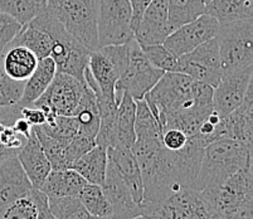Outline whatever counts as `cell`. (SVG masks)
I'll return each instance as SVG.
<instances>
[{
	"instance_id": "6da1fadb",
	"label": "cell",
	"mask_w": 253,
	"mask_h": 219,
	"mask_svg": "<svg viewBox=\"0 0 253 219\" xmlns=\"http://www.w3.org/2000/svg\"><path fill=\"white\" fill-rule=\"evenodd\" d=\"M252 163V146L233 139H219L204 147L192 189L209 199L231 175Z\"/></svg>"
},
{
	"instance_id": "7a4b0ae2",
	"label": "cell",
	"mask_w": 253,
	"mask_h": 219,
	"mask_svg": "<svg viewBox=\"0 0 253 219\" xmlns=\"http://www.w3.org/2000/svg\"><path fill=\"white\" fill-rule=\"evenodd\" d=\"M29 23L37 25L38 28L49 34L52 39V49L49 57L56 64L57 72L66 73L77 78L81 82H84V70L87 68L89 53L92 50L81 44L75 37L71 36L47 9H44L38 17Z\"/></svg>"
},
{
	"instance_id": "3957f363",
	"label": "cell",
	"mask_w": 253,
	"mask_h": 219,
	"mask_svg": "<svg viewBox=\"0 0 253 219\" xmlns=\"http://www.w3.org/2000/svg\"><path fill=\"white\" fill-rule=\"evenodd\" d=\"M194 86L195 81L189 76L179 72H164L155 86L144 96L159 126L167 117L194 107Z\"/></svg>"
},
{
	"instance_id": "277c9868",
	"label": "cell",
	"mask_w": 253,
	"mask_h": 219,
	"mask_svg": "<svg viewBox=\"0 0 253 219\" xmlns=\"http://www.w3.org/2000/svg\"><path fill=\"white\" fill-rule=\"evenodd\" d=\"M98 6L100 0H47L45 9L78 42L95 50L98 48Z\"/></svg>"
},
{
	"instance_id": "5b68a950",
	"label": "cell",
	"mask_w": 253,
	"mask_h": 219,
	"mask_svg": "<svg viewBox=\"0 0 253 219\" xmlns=\"http://www.w3.org/2000/svg\"><path fill=\"white\" fill-rule=\"evenodd\" d=\"M222 76L238 73L253 67V22L219 24L217 34Z\"/></svg>"
},
{
	"instance_id": "8992f818",
	"label": "cell",
	"mask_w": 253,
	"mask_h": 219,
	"mask_svg": "<svg viewBox=\"0 0 253 219\" xmlns=\"http://www.w3.org/2000/svg\"><path fill=\"white\" fill-rule=\"evenodd\" d=\"M128 54L130 42L125 44L103 45L89 53L87 67L100 89L97 97H115V86L126 72Z\"/></svg>"
},
{
	"instance_id": "52a82bcc",
	"label": "cell",
	"mask_w": 253,
	"mask_h": 219,
	"mask_svg": "<svg viewBox=\"0 0 253 219\" xmlns=\"http://www.w3.org/2000/svg\"><path fill=\"white\" fill-rule=\"evenodd\" d=\"M164 75L162 70H158L146 58L141 47L134 38L130 41V54L126 72L116 82L115 86V98L119 105L127 92L134 100H142L144 96L156 85L160 77Z\"/></svg>"
},
{
	"instance_id": "ba28073f",
	"label": "cell",
	"mask_w": 253,
	"mask_h": 219,
	"mask_svg": "<svg viewBox=\"0 0 253 219\" xmlns=\"http://www.w3.org/2000/svg\"><path fill=\"white\" fill-rule=\"evenodd\" d=\"M130 0H100L97 18L98 47L125 44L134 38Z\"/></svg>"
},
{
	"instance_id": "9c48e42d",
	"label": "cell",
	"mask_w": 253,
	"mask_h": 219,
	"mask_svg": "<svg viewBox=\"0 0 253 219\" xmlns=\"http://www.w3.org/2000/svg\"><path fill=\"white\" fill-rule=\"evenodd\" d=\"M142 207L160 219H219L211 203L201 191L190 188L183 189L158 204H142Z\"/></svg>"
},
{
	"instance_id": "30bf717a",
	"label": "cell",
	"mask_w": 253,
	"mask_h": 219,
	"mask_svg": "<svg viewBox=\"0 0 253 219\" xmlns=\"http://www.w3.org/2000/svg\"><path fill=\"white\" fill-rule=\"evenodd\" d=\"M179 73L214 88L222 78L217 38L209 39L190 53L179 57Z\"/></svg>"
},
{
	"instance_id": "8fae6325",
	"label": "cell",
	"mask_w": 253,
	"mask_h": 219,
	"mask_svg": "<svg viewBox=\"0 0 253 219\" xmlns=\"http://www.w3.org/2000/svg\"><path fill=\"white\" fill-rule=\"evenodd\" d=\"M252 176V163H250L231 175L215 194L209 198L219 219H231L243 202L253 197Z\"/></svg>"
},
{
	"instance_id": "7c38bea8",
	"label": "cell",
	"mask_w": 253,
	"mask_h": 219,
	"mask_svg": "<svg viewBox=\"0 0 253 219\" xmlns=\"http://www.w3.org/2000/svg\"><path fill=\"white\" fill-rule=\"evenodd\" d=\"M219 23L208 14H202L197 19L181 25L168 36L163 44L176 57L190 53L209 39L217 37Z\"/></svg>"
},
{
	"instance_id": "4fadbf2b",
	"label": "cell",
	"mask_w": 253,
	"mask_h": 219,
	"mask_svg": "<svg viewBox=\"0 0 253 219\" xmlns=\"http://www.w3.org/2000/svg\"><path fill=\"white\" fill-rule=\"evenodd\" d=\"M253 137V89L252 84L246 92L245 100L238 108L222 117L215 125L211 140L233 139L252 146Z\"/></svg>"
},
{
	"instance_id": "5bb4252c",
	"label": "cell",
	"mask_w": 253,
	"mask_h": 219,
	"mask_svg": "<svg viewBox=\"0 0 253 219\" xmlns=\"http://www.w3.org/2000/svg\"><path fill=\"white\" fill-rule=\"evenodd\" d=\"M171 32L168 18V0H151L132 33L139 45L144 47L163 44Z\"/></svg>"
},
{
	"instance_id": "9a60e30c",
	"label": "cell",
	"mask_w": 253,
	"mask_h": 219,
	"mask_svg": "<svg viewBox=\"0 0 253 219\" xmlns=\"http://www.w3.org/2000/svg\"><path fill=\"white\" fill-rule=\"evenodd\" d=\"M252 73L253 67H250L242 72L222 76L213 89V107L219 116H227L241 106L252 84Z\"/></svg>"
},
{
	"instance_id": "2e32d148",
	"label": "cell",
	"mask_w": 253,
	"mask_h": 219,
	"mask_svg": "<svg viewBox=\"0 0 253 219\" xmlns=\"http://www.w3.org/2000/svg\"><path fill=\"white\" fill-rule=\"evenodd\" d=\"M32 189L17 156L0 161V217L13 203L31 194Z\"/></svg>"
},
{
	"instance_id": "e0dca14e",
	"label": "cell",
	"mask_w": 253,
	"mask_h": 219,
	"mask_svg": "<svg viewBox=\"0 0 253 219\" xmlns=\"http://www.w3.org/2000/svg\"><path fill=\"white\" fill-rule=\"evenodd\" d=\"M84 82L66 73L57 72L47 91L41 96L52 105L57 115L72 116L81 101Z\"/></svg>"
},
{
	"instance_id": "ac0fdd59",
	"label": "cell",
	"mask_w": 253,
	"mask_h": 219,
	"mask_svg": "<svg viewBox=\"0 0 253 219\" xmlns=\"http://www.w3.org/2000/svg\"><path fill=\"white\" fill-rule=\"evenodd\" d=\"M107 164L130 190L135 203L141 204L144 199V184L136 158L127 147H107Z\"/></svg>"
},
{
	"instance_id": "d6986e66",
	"label": "cell",
	"mask_w": 253,
	"mask_h": 219,
	"mask_svg": "<svg viewBox=\"0 0 253 219\" xmlns=\"http://www.w3.org/2000/svg\"><path fill=\"white\" fill-rule=\"evenodd\" d=\"M101 186L111 204L112 219H131L144 212L142 204L135 203L127 186L109 164L106 169L105 181Z\"/></svg>"
},
{
	"instance_id": "ffe728a7",
	"label": "cell",
	"mask_w": 253,
	"mask_h": 219,
	"mask_svg": "<svg viewBox=\"0 0 253 219\" xmlns=\"http://www.w3.org/2000/svg\"><path fill=\"white\" fill-rule=\"evenodd\" d=\"M17 158L25 175L28 176L32 186L34 189L41 188L52 168H50L49 161H48L47 156L41 146V142L34 132L33 126H32L31 135L27 137L25 144L18 151Z\"/></svg>"
},
{
	"instance_id": "44dd1931",
	"label": "cell",
	"mask_w": 253,
	"mask_h": 219,
	"mask_svg": "<svg viewBox=\"0 0 253 219\" xmlns=\"http://www.w3.org/2000/svg\"><path fill=\"white\" fill-rule=\"evenodd\" d=\"M135 112H136V102L127 92H124L123 98L117 106L107 147H127V149L132 147L136 140Z\"/></svg>"
},
{
	"instance_id": "7402d4cb",
	"label": "cell",
	"mask_w": 253,
	"mask_h": 219,
	"mask_svg": "<svg viewBox=\"0 0 253 219\" xmlns=\"http://www.w3.org/2000/svg\"><path fill=\"white\" fill-rule=\"evenodd\" d=\"M87 181L73 169L50 170L39 190L48 198L78 197Z\"/></svg>"
},
{
	"instance_id": "603a6c76",
	"label": "cell",
	"mask_w": 253,
	"mask_h": 219,
	"mask_svg": "<svg viewBox=\"0 0 253 219\" xmlns=\"http://www.w3.org/2000/svg\"><path fill=\"white\" fill-rule=\"evenodd\" d=\"M56 64H54V62H53V59L50 57L39 59L34 72L24 82L22 98H20L18 106L22 108L33 105L34 101L38 100L47 91V88L52 84V81L54 78V76H56Z\"/></svg>"
},
{
	"instance_id": "cb8c5ba5",
	"label": "cell",
	"mask_w": 253,
	"mask_h": 219,
	"mask_svg": "<svg viewBox=\"0 0 253 219\" xmlns=\"http://www.w3.org/2000/svg\"><path fill=\"white\" fill-rule=\"evenodd\" d=\"M72 116L77 120V133L91 137L96 141V136H97L98 129H100V112H98L97 97H96L95 92L92 91L86 84H84L81 101L76 107Z\"/></svg>"
},
{
	"instance_id": "d4e9b609",
	"label": "cell",
	"mask_w": 253,
	"mask_h": 219,
	"mask_svg": "<svg viewBox=\"0 0 253 219\" xmlns=\"http://www.w3.org/2000/svg\"><path fill=\"white\" fill-rule=\"evenodd\" d=\"M39 59L32 50L22 45L10 47L1 58V67L10 78L25 82L36 70Z\"/></svg>"
},
{
	"instance_id": "484cf974",
	"label": "cell",
	"mask_w": 253,
	"mask_h": 219,
	"mask_svg": "<svg viewBox=\"0 0 253 219\" xmlns=\"http://www.w3.org/2000/svg\"><path fill=\"white\" fill-rule=\"evenodd\" d=\"M73 170L89 184L102 185L107 169V153L106 147L96 145L78 158L72 167Z\"/></svg>"
},
{
	"instance_id": "4316f807",
	"label": "cell",
	"mask_w": 253,
	"mask_h": 219,
	"mask_svg": "<svg viewBox=\"0 0 253 219\" xmlns=\"http://www.w3.org/2000/svg\"><path fill=\"white\" fill-rule=\"evenodd\" d=\"M206 14L214 18L219 24L252 20L253 0H211L206 5Z\"/></svg>"
},
{
	"instance_id": "83f0119b",
	"label": "cell",
	"mask_w": 253,
	"mask_h": 219,
	"mask_svg": "<svg viewBox=\"0 0 253 219\" xmlns=\"http://www.w3.org/2000/svg\"><path fill=\"white\" fill-rule=\"evenodd\" d=\"M14 45H22V47L28 48L36 54L37 58L43 59L50 56L52 39H50L49 34L38 28L37 25L28 23V24L23 25L19 33L13 39L10 47H14Z\"/></svg>"
},
{
	"instance_id": "f1b7e54d",
	"label": "cell",
	"mask_w": 253,
	"mask_h": 219,
	"mask_svg": "<svg viewBox=\"0 0 253 219\" xmlns=\"http://www.w3.org/2000/svg\"><path fill=\"white\" fill-rule=\"evenodd\" d=\"M206 13L203 0H168V18L172 31Z\"/></svg>"
},
{
	"instance_id": "f546056e",
	"label": "cell",
	"mask_w": 253,
	"mask_h": 219,
	"mask_svg": "<svg viewBox=\"0 0 253 219\" xmlns=\"http://www.w3.org/2000/svg\"><path fill=\"white\" fill-rule=\"evenodd\" d=\"M84 208L95 219H112V208L102 186L87 183L78 195Z\"/></svg>"
},
{
	"instance_id": "4dcf8cb0",
	"label": "cell",
	"mask_w": 253,
	"mask_h": 219,
	"mask_svg": "<svg viewBox=\"0 0 253 219\" xmlns=\"http://www.w3.org/2000/svg\"><path fill=\"white\" fill-rule=\"evenodd\" d=\"M45 5L47 0H0V11L25 25L38 17L45 9Z\"/></svg>"
},
{
	"instance_id": "1f68e13d",
	"label": "cell",
	"mask_w": 253,
	"mask_h": 219,
	"mask_svg": "<svg viewBox=\"0 0 253 219\" xmlns=\"http://www.w3.org/2000/svg\"><path fill=\"white\" fill-rule=\"evenodd\" d=\"M48 207L56 219H95L78 197L48 198Z\"/></svg>"
},
{
	"instance_id": "d6a6232c",
	"label": "cell",
	"mask_w": 253,
	"mask_h": 219,
	"mask_svg": "<svg viewBox=\"0 0 253 219\" xmlns=\"http://www.w3.org/2000/svg\"><path fill=\"white\" fill-rule=\"evenodd\" d=\"M135 133L136 139H160L162 130L145 100H135Z\"/></svg>"
},
{
	"instance_id": "836d02e7",
	"label": "cell",
	"mask_w": 253,
	"mask_h": 219,
	"mask_svg": "<svg viewBox=\"0 0 253 219\" xmlns=\"http://www.w3.org/2000/svg\"><path fill=\"white\" fill-rule=\"evenodd\" d=\"M141 49L155 68L163 72H179V57L174 56L164 44L144 45Z\"/></svg>"
},
{
	"instance_id": "e575fe53",
	"label": "cell",
	"mask_w": 253,
	"mask_h": 219,
	"mask_svg": "<svg viewBox=\"0 0 253 219\" xmlns=\"http://www.w3.org/2000/svg\"><path fill=\"white\" fill-rule=\"evenodd\" d=\"M43 132L47 135L53 136L56 139L63 140V141H71L76 136L78 131V124L77 120L73 116H62V115H57L56 120L52 125L48 124H43V125L38 126Z\"/></svg>"
},
{
	"instance_id": "d590c367",
	"label": "cell",
	"mask_w": 253,
	"mask_h": 219,
	"mask_svg": "<svg viewBox=\"0 0 253 219\" xmlns=\"http://www.w3.org/2000/svg\"><path fill=\"white\" fill-rule=\"evenodd\" d=\"M24 82L15 81L4 72L0 62V107L18 105L22 98Z\"/></svg>"
},
{
	"instance_id": "8d00e7d4",
	"label": "cell",
	"mask_w": 253,
	"mask_h": 219,
	"mask_svg": "<svg viewBox=\"0 0 253 219\" xmlns=\"http://www.w3.org/2000/svg\"><path fill=\"white\" fill-rule=\"evenodd\" d=\"M0 219H38V208L31 194L14 202L1 214Z\"/></svg>"
},
{
	"instance_id": "74e56055",
	"label": "cell",
	"mask_w": 253,
	"mask_h": 219,
	"mask_svg": "<svg viewBox=\"0 0 253 219\" xmlns=\"http://www.w3.org/2000/svg\"><path fill=\"white\" fill-rule=\"evenodd\" d=\"M23 25L6 13L0 11V56L3 57L10 48L13 39L17 37Z\"/></svg>"
},
{
	"instance_id": "f35d334b",
	"label": "cell",
	"mask_w": 253,
	"mask_h": 219,
	"mask_svg": "<svg viewBox=\"0 0 253 219\" xmlns=\"http://www.w3.org/2000/svg\"><path fill=\"white\" fill-rule=\"evenodd\" d=\"M160 141L163 146L169 151H179L185 146L188 136L178 129H169L162 133Z\"/></svg>"
},
{
	"instance_id": "ab89813d",
	"label": "cell",
	"mask_w": 253,
	"mask_h": 219,
	"mask_svg": "<svg viewBox=\"0 0 253 219\" xmlns=\"http://www.w3.org/2000/svg\"><path fill=\"white\" fill-rule=\"evenodd\" d=\"M31 195L33 197L37 208H38V219H56L50 213L49 207H48V197L43 191L39 189H32Z\"/></svg>"
},
{
	"instance_id": "60d3db41",
	"label": "cell",
	"mask_w": 253,
	"mask_h": 219,
	"mask_svg": "<svg viewBox=\"0 0 253 219\" xmlns=\"http://www.w3.org/2000/svg\"><path fill=\"white\" fill-rule=\"evenodd\" d=\"M20 116L27 120L32 126L43 125L45 122V116L42 110L34 106L20 108Z\"/></svg>"
},
{
	"instance_id": "b9f144b4",
	"label": "cell",
	"mask_w": 253,
	"mask_h": 219,
	"mask_svg": "<svg viewBox=\"0 0 253 219\" xmlns=\"http://www.w3.org/2000/svg\"><path fill=\"white\" fill-rule=\"evenodd\" d=\"M150 1L151 0H130L131 9H132V19H131L132 31H134L135 25H136L137 23H139V20L141 19L142 13L145 11V9L148 8Z\"/></svg>"
},
{
	"instance_id": "7bdbcfd3",
	"label": "cell",
	"mask_w": 253,
	"mask_h": 219,
	"mask_svg": "<svg viewBox=\"0 0 253 219\" xmlns=\"http://www.w3.org/2000/svg\"><path fill=\"white\" fill-rule=\"evenodd\" d=\"M231 219H253V197L246 199Z\"/></svg>"
},
{
	"instance_id": "ee69618b",
	"label": "cell",
	"mask_w": 253,
	"mask_h": 219,
	"mask_svg": "<svg viewBox=\"0 0 253 219\" xmlns=\"http://www.w3.org/2000/svg\"><path fill=\"white\" fill-rule=\"evenodd\" d=\"M13 128L20 135H24L25 137H28L32 132V125L25 119H23L22 116L17 117L13 122Z\"/></svg>"
},
{
	"instance_id": "f6af8a7d",
	"label": "cell",
	"mask_w": 253,
	"mask_h": 219,
	"mask_svg": "<svg viewBox=\"0 0 253 219\" xmlns=\"http://www.w3.org/2000/svg\"><path fill=\"white\" fill-rule=\"evenodd\" d=\"M11 156H17V154L10 151V150L5 149V147L1 145V142H0V161H3L4 159L11 158Z\"/></svg>"
},
{
	"instance_id": "bcb514c9",
	"label": "cell",
	"mask_w": 253,
	"mask_h": 219,
	"mask_svg": "<svg viewBox=\"0 0 253 219\" xmlns=\"http://www.w3.org/2000/svg\"><path fill=\"white\" fill-rule=\"evenodd\" d=\"M131 219H160V218H159V217H156L155 214L150 213V212L144 211L141 214H139V216L134 217V218H131Z\"/></svg>"
},
{
	"instance_id": "7dc6e473",
	"label": "cell",
	"mask_w": 253,
	"mask_h": 219,
	"mask_svg": "<svg viewBox=\"0 0 253 219\" xmlns=\"http://www.w3.org/2000/svg\"><path fill=\"white\" fill-rule=\"evenodd\" d=\"M211 0H203V3L206 4V5H207V4H209V3H211Z\"/></svg>"
},
{
	"instance_id": "c3c4849f",
	"label": "cell",
	"mask_w": 253,
	"mask_h": 219,
	"mask_svg": "<svg viewBox=\"0 0 253 219\" xmlns=\"http://www.w3.org/2000/svg\"><path fill=\"white\" fill-rule=\"evenodd\" d=\"M1 58H3V57H1V56H0V62H1Z\"/></svg>"
}]
</instances>
